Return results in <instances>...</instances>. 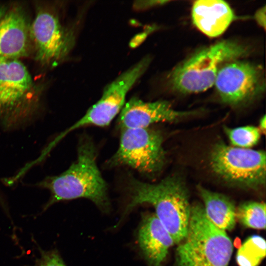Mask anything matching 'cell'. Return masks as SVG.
Masks as SVG:
<instances>
[{
  "label": "cell",
  "instance_id": "52a82bcc",
  "mask_svg": "<svg viewBox=\"0 0 266 266\" xmlns=\"http://www.w3.org/2000/svg\"><path fill=\"white\" fill-rule=\"evenodd\" d=\"M213 171L226 182L242 187L258 189L266 183V153L261 150L216 143L211 150Z\"/></svg>",
  "mask_w": 266,
  "mask_h": 266
},
{
  "label": "cell",
  "instance_id": "8992f818",
  "mask_svg": "<svg viewBox=\"0 0 266 266\" xmlns=\"http://www.w3.org/2000/svg\"><path fill=\"white\" fill-rule=\"evenodd\" d=\"M31 24L34 59L41 66L54 67L67 56L74 44L72 31L62 22L55 5L36 1Z\"/></svg>",
  "mask_w": 266,
  "mask_h": 266
},
{
  "label": "cell",
  "instance_id": "9a60e30c",
  "mask_svg": "<svg viewBox=\"0 0 266 266\" xmlns=\"http://www.w3.org/2000/svg\"><path fill=\"white\" fill-rule=\"evenodd\" d=\"M203 208L209 220L218 228L232 230L235 225L236 209L233 201L227 196L199 186Z\"/></svg>",
  "mask_w": 266,
  "mask_h": 266
},
{
  "label": "cell",
  "instance_id": "3957f363",
  "mask_svg": "<svg viewBox=\"0 0 266 266\" xmlns=\"http://www.w3.org/2000/svg\"><path fill=\"white\" fill-rule=\"evenodd\" d=\"M233 252L231 238L209 220L203 205H191L187 233L175 251V266H228Z\"/></svg>",
  "mask_w": 266,
  "mask_h": 266
},
{
  "label": "cell",
  "instance_id": "ba28073f",
  "mask_svg": "<svg viewBox=\"0 0 266 266\" xmlns=\"http://www.w3.org/2000/svg\"><path fill=\"white\" fill-rule=\"evenodd\" d=\"M121 130L119 148L108 165L127 166L146 175L159 172L165 159L159 132L149 128Z\"/></svg>",
  "mask_w": 266,
  "mask_h": 266
},
{
  "label": "cell",
  "instance_id": "9c48e42d",
  "mask_svg": "<svg viewBox=\"0 0 266 266\" xmlns=\"http://www.w3.org/2000/svg\"><path fill=\"white\" fill-rule=\"evenodd\" d=\"M224 103L237 106L250 101L265 90L263 68L246 61H230L219 70L214 83Z\"/></svg>",
  "mask_w": 266,
  "mask_h": 266
},
{
  "label": "cell",
  "instance_id": "5b68a950",
  "mask_svg": "<svg viewBox=\"0 0 266 266\" xmlns=\"http://www.w3.org/2000/svg\"><path fill=\"white\" fill-rule=\"evenodd\" d=\"M247 48L236 41L222 40L205 48L180 64L171 72L169 83L182 94L198 93L211 87L226 63L246 55Z\"/></svg>",
  "mask_w": 266,
  "mask_h": 266
},
{
  "label": "cell",
  "instance_id": "6da1fadb",
  "mask_svg": "<svg viewBox=\"0 0 266 266\" xmlns=\"http://www.w3.org/2000/svg\"><path fill=\"white\" fill-rule=\"evenodd\" d=\"M38 186L51 193L44 210L57 202L78 198L91 200L103 211L109 209L107 185L97 165L95 147L89 139L80 142L77 158L67 170L46 178Z\"/></svg>",
  "mask_w": 266,
  "mask_h": 266
},
{
  "label": "cell",
  "instance_id": "44dd1931",
  "mask_svg": "<svg viewBox=\"0 0 266 266\" xmlns=\"http://www.w3.org/2000/svg\"><path fill=\"white\" fill-rule=\"evenodd\" d=\"M167 1H139L134 4L136 8L144 9L157 4H163Z\"/></svg>",
  "mask_w": 266,
  "mask_h": 266
},
{
  "label": "cell",
  "instance_id": "30bf717a",
  "mask_svg": "<svg viewBox=\"0 0 266 266\" xmlns=\"http://www.w3.org/2000/svg\"><path fill=\"white\" fill-rule=\"evenodd\" d=\"M150 62L149 57L144 58L106 86L100 100L60 137L70 131L85 126H108L122 109L127 93L147 69Z\"/></svg>",
  "mask_w": 266,
  "mask_h": 266
},
{
  "label": "cell",
  "instance_id": "4fadbf2b",
  "mask_svg": "<svg viewBox=\"0 0 266 266\" xmlns=\"http://www.w3.org/2000/svg\"><path fill=\"white\" fill-rule=\"evenodd\" d=\"M138 241L149 266H162L169 249L174 244L168 232L155 214L152 213L142 216Z\"/></svg>",
  "mask_w": 266,
  "mask_h": 266
},
{
  "label": "cell",
  "instance_id": "8fae6325",
  "mask_svg": "<svg viewBox=\"0 0 266 266\" xmlns=\"http://www.w3.org/2000/svg\"><path fill=\"white\" fill-rule=\"evenodd\" d=\"M31 21L22 4L0 3V59L20 60L33 52Z\"/></svg>",
  "mask_w": 266,
  "mask_h": 266
},
{
  "label": "cell",
  "instance_id": "7a4b0ae2",
  "mask_svg": "<svg viewBox=\"0 0 266 266\" xmlns=\"http://www.w3.org/2000/svg\"><path fill=\"white\" fill-rule=\"evenodd\" d=\"M130 200L124 216L135 206L152 205L155 215L178 244L186 236L191 206L189 194L183 181L176 176L168 177L150 184L133 179L130 184Z\"/></svg>",
  "mask_w": 266,
  "mask_h": 266
},
{
  "label": "cell",
  "instance_id": "7402d4cb",
  "mask_svg": "<svg viewBox=\"0 0 266 266\" xmlns=\"http://www.w3.org/2000/svg\"><path fill=\"white\" fill-rule=\"evenodd\" d=\"M266 128V115L262 117L260 121V130L265 132Z\"/></svg>",
  "mask_w": 266,
  "mask_h": 266
},
{
  "label": "cell",
  "instance_id": "d6986e66",
  "mask_svg": "<svg viewBox=\"0 0 266 266\" xmlns=\"http://www.w3.org/2000/svg\"><path fill=\"white\" fill-rule=\"evenodd\" d=\"M40 256L36 260L34 266H66L56 250L40 249Z\"/></svg>",
  "mask_w": 266,
  "mask_h": 266
},
{
  "label": "cell",
  "instance_id": "277c9868",
  "mask_svg": "<svg viewBox=\"0 0 266 266\" xmlns=\"http://www.w3.org/2000/svg\"><path fill=\"white\" fill-rule=\"evenodd\" d=\"M42 87L20 60L0 59V124L6 130L21 127L37 114Z\"/></svg>",
  "mask_w": 266,
  "mask_h": 266
},
{
  "label": "cell",
  "instance_id": "ffe728a7",
  "mask_svg": "<svg viewBox=\"0 0 266 266\" xmlns=\"http://www.w3.org/2000/svg\"><path fill=\"white\" fill-rule=\"evenodd\" d=\"M255 19L262 27L266 28V6L259 9L255 14Z\"/></svg>",
  "mask_w": 266,
  "mask_h": 266
},
{
  "label": "cell",
  "instance_id": "5bb4252c",
  "mask_svg": "<svg viewBox=\"0 0 266 266\" xmlns=\"http://www.w3.org/2000/svg\"><path fill=\"white\" fill-rule=\"evenodd\" d=\"M230 5L221 0H199L192 8V19L195 26L210 37L221 35L234 20Z\"/></svg>",
  "mask_w": 266,
  "mask_h": 266
},
{
  "label": "cell",
  "instance_id": "e0dca14e",
  "mask_svg": "<svg viewBox=\"0 0 266 266\" xmlns=\"http://www.w3.org/2000/svg\"><path fill=\"white\" fill-rule=\"evenodd\" d=\"M236 217L246 228L265 230L266 204L257 201L243 202L236 209Z\"/></svg>",
  "mask_w": 266,
  "mask_h": 266
},
{
  "label": "cell",
  "instance_id": "ac0fdd59",
  "mask_svg": "<svg viewBox=\"0 0 266 266\" xmlns=\"http://www.w3.org/2000/svg\"><path fill=\"white\" fill-rule=\"evenodd\" d=\"M225 131L233 147L250 149L256 145L260 138V129L252 126L233 129L226 128Z\"/></svg>",
  "mask_w": 266,
  "mask_h": 266
},
{
  "label": "cell",
  "instance_id": "7c38bea8",
  "mask_svg": "<svg viewBox=\"0 0 266 266\" xmlns=\"http://www.w3.org/2000/svg\"><path fill=\"white\" fill-rule=\"evenodd\" d=\"M191 113L174 110L166 101L147 102L133 98L121 110L118 122L121 129L146 128L155 123L174 121Z\"/></svg>",
  "mask_w": 266,
  "mask_h": 266
},
{
  "label": "cell",
  "instance_id": "2e32d148",
  "mask_svg": "<svg viewBox=\"0 0 266 266\" xmlns=\"http://www.w3.org/2000/svg\"><path fill=\"white\" fill-rule=\"evenodd\" d=\"M266 243L261 236L248 237L238 250L236 261L239 266H258L266 256Z\"/></svg>",
  "mask_w": 266,
  "mask_h": 266
}]
</instances>
